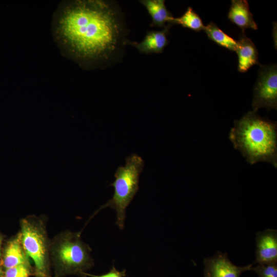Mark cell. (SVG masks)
Segmentation results:
<instances>
[{"label": "cell", "mask_w": 277, "mask_h": 277, "mask_svg": "<svg viewBox=\"0 0 277 277\" xmlns=\"http://www.w3.org/2000/svg\"><path fill=\"white\" fill-rule=\"evenodd\" d=\"M255 261L253 264L277 263V230L267 229L256 233Z\"/></svg>", "instance_id": "8"}, {"label": "cell", "mask_w": 277, "mask_h": 277, "mask_svg": "<svg viewBox=\"0 0 277 277\" xmlns=\"http://www.w3.org/2000/svg\"><path fill=\"white\" fill-rule=\"evenodd\" d=\"M1 262L4 270L21 264H31L22 245L19 232L7 242L2 250Z\"/></svg>", "instance_id": "9"}, {"label": "cell", "mask_w": 277, "mask_h": 277, "mask_svg": "<svg viewBox=\"0 0 277 277\" xmlns=\"http://www.w3.org/2000/svg\"><path fill=\"white\" fill-rule=\"evenodd\" d=\"M204 277H240L243 272L251 270L253 265L236 266L229 260L227 253L221 252L204 259Z\"/></svg>", "instance_id": "7"}, {"label": "cell", "mask_w": 277, "mask_h": 277, "mask_svg": "<svg viewBox=\"0 0 277 277\" xmlns=\"http://www.w3.org/2000/svg\"><path fill=\"white\" fill-rule=\"evenodd\" d=\"M235 52L238 57L239 71L246 72L253 65H260L257 49L252 41L244 33L239 36Z\"/></svg>", "instance_id": "11"}, {"label": "cell", "mask_w": 277, "mask_h": 277, "mask_svg": "<svg viewBox=\"0 0 277 277\" xmlns=\"http://www.w3.org/2000/svg\"><path fill=\"white\" fill-rule=\"evenodd\" d=\"M251 270L255 272L259 277H277V263L267 264H258Z\"/></svg>", "instance_id": "17"}, {"label": "cell", "mask_w": 277, "mask_h": 277, "mask_svg": "<svg viewBox=\"0 0 277 277\" xmlns=\"http://www.w3.org/2000/svg\"><path fill=\"white\" fill-rule=\"evenodd\" d=\"M21 239L23 248L34 263L35 277H51V240L43 217L29 215L19 222Z\"/></svg>", "instance_id": "4"}, {"label": "cell", "mask_w": 277, "mask_h": 277, "mask_svg": "<svg viewBox=\"0 0 277 277\" xmlns=\"http://www.w3.org/2000/svg\"><path fill=\"white\" fill-rule=\"evenodd\" d=\"M228 18L233 24L241 29L243 32L247 29H258L247 1L232 0Z\"/></svg>", "instance_id": "12"}, {"label": "cell", "mask_w": 277, "mask_h": 277, "mask_svg": "<svg viewBox=\"0 0 277 277\" xmlns=\"http://www.w3.org/2000/svg\"><path fill=\"white\" fill-rule=\"evenodd\" d=\"M53 277H54V276H53Z\"/></svg>", "instance_id": "21"}, {"label": "cell", "mask_w": 277, "mask_h": 277, "mask_svg": "<svg viewBox=\"0 0 277 277\" xmlns=\"http://www.w3.org/2000/svg\"><path fill=\"white\" fill-rule=\"evenodd\" d=\"M229 140L247 162L253 165L260 162L277 167V125L248 111L235 120L231 129Z\"/></svg>", "instance_id": "2"}, {"label": "cell", "mask_w": 277, "mask_h": 277, "mask_svg": "<svg viewBox=\"0 0 277 277\" xmlns=\"http://www.w3.org/2000/svg\"><path fill=\"white\" fill-rule=\"evenodd\" d=\"M91 249L79 232L66 230L56 235L50 245V261L54 277L70 275L83 276L93 265Z\"/></svg>", "instance_id": "3"}, {"label": "cell", "mask_w": 277, "mask_h": 277, "mask_svg": "<svg viewBox=\"0 0 277 277\" xmlns=\"http://www.w3.org/2000/svg\"><path fill=\"white\" fill-rule=\"evenodd\" d=\"M86 276H90L91 277H125L126 270H124L120 271L116 270L113 266L108 272L101 275L91 274L86 272L83 273V277Z\"/></svg>", "instance_id": "18"}, {"label": "cell", "mask_w": 277, "mask_h": 277, "mask_svg": "<svg viewBox=\"0 0 277 277\" xmlns=\"http://www.w3.org/2000/svg\"><path fill=\"white\" fill-rule=\"evenodd\" d=\"M144 166L141 156L132 154L126 158L124 166H120L114 173L115 180L110 184L114 188L112 197L102 206L115 210L116 224L123 229L126 217V209L139 189V177Z\"/></svg>", "instance_id": "5"}, {"label": "cell", "mask_w": 277, "mask_h": 277, "mask_svg": "<svg viewBox=\"0 0 277 277\" xmlns=\"http://www.w3.org/2000/svg\"><path fill=\"white\" fill-rule=\"evenodd\" d=\"M56 41L81 64H110L127 44L122 15L113 2H69L56 13Z\"/></svg>", "instance_id": "1"}, {"label": "cell", "mask_w": 277, "mask_h": 277, "mask_svg": "<svg viewBox=\"0 0 277 277\" xmlns=\"http://www.w3.org/2000/svg\"><path fill=\"white\" fill-rule=\"evenodd\" d=\"M140 2L152 18L151 26L164 28L168 25H173L174 17L167 9L165 1L142 0Z\"/></svg>", "instance_id": "13"}, {"label": "cell", "mask_w": 277, "mask_h": 277, "mask_svg": "<svg viewBox=\"0 0 277 277\" xmlns=\"http://www.w3.org/2000/svg\"><path fill=\"white\" fill-rule=\"evenodd\" d=\"M180 25L195 31L204 30L205 26L199 15L190 7H188L185 12L179 17H174L173 25Z\"/></svg>", "instance_id": "15"}, {"label": "cell", "mask_w": 277, "mask_h": 277, "mask_svg": "<svg viewBox=\"0 0 277 277\" xmlns=\"http://www.w3.org/2000/svg\"><path fill=\"white\" fill-rule=\"evenodd\" d=\"M4 269L0 261V277H4Z\"/></svg>", "instance_id": "20"}, {"label": "cell", "mask_w": 277, "mask_h": 277, "mask_svg": "<svg viewBox=\"0 0 277 277\" xmlns=\"http://www.w3.org/2000/svg\"><path fill=\"white\" fill-rule=\"evenodd\" d=\"M34 275L31 264L17 265L4 270V277H30Z\"/></svg>", "instance_id": "16"}, {"label": "cell", "mask_w": 277, "mask_h": 277, "mask_svg": "<svg viewBox=\"0 0 277 277\" xmlns=\"http://www.w3.org/2000/svg\"><path fill=\"white\" fill-rule=\"evenodd\" d=\"M3 240H4V236L0 233V261H1V256H2V250H3L2 244H3Z\"/></svg>", "instance_id": "19"}, {"label": "cell", "mask_w": 277, "mask_h": 277, "mask_svg": "<svg viewBox=\"0 0 277 277\" xmlns=\"http://www.w3.org/2000/svg\"><path fill=\"white\" fill-rule=\"evenodd\" d=\"M171 26L168 25L161 31H148L141 42L128 41L127 44L134 47L142 53L146 54L161 53L169 43L167 36Z\"/></svg>", "instance_id": "10"}, {"label": "cell", "mask_w": 277, "mask_h": 277, "mask_svg": "<svg viewBox=\"0 0 277 277\" xmlns=\"http://www.w3.org/2000/svg\"><path fill=\"white\" fill-rule=\"evenodd\" d=\"M253 89L252 111L261 108L277 109V68L275 65L261 66Z\"/></svg>", "instance_id": "6"}, {"label": "cell", "mask_w": 277, "mask_h": 277, "mask_svg": "<svg viewBox=\"0 0 277 277\" xmlns=\"http://www.w3.org/2000/svg\"><path fill=\"white\" fill-rule=\"evenodd\" d=\"M204 30L210 39L229 50L235 51L237 41L223 32L214 23L205 26Z\"/></svg>", "instance_id": "14"}]
</instances>
